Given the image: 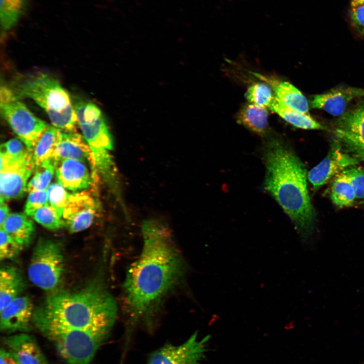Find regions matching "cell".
Listing matches in <instances>:
<instances>
[{"label":"cell","instance_id":"obj_38","mask_svg":"<svg viewBox=\"0 0 364 364\" xmlns=\"http://www.w3.org/2000/svg\"><path fill=\"white\" fill-rule=\"evenodd\" d=\"M364 4V0H350V8H354Z\"/></svg>","mask_w":364,"mask_h":364},{"label":"cell","instance_id":"obj_10","mask_svg":"<svg viewBox=\"0 0 364 364\" xmlns=\"http://www.w3.org/2000/svg\"><path fill=\"white\" fill-rule=\"evenodd\" d=\"M334 132L342 150L358 161L364 160V106L344 113L336 121Z\"/></svg>","mask_w":364,"mask_h":364},{"label":"cell","instance_id":"obj_16","mask_svg":"<svg viewBox=\"0 0 364 364\" xmlns=\"http://www.w3.org/2000/svg\"><path fill=\"white\" fill-rule=\"evenodd\" d=\"M364 96V89L347 87L332 89L314 95L310 102L312 108L321 109L334 116L342 115L348 104L353 99Z\"/></svg>","mask_w":364,"mask_h":364},{"label":"cell","instance_id":"obj_1","mask_svg":"<svg viewBox=\"0 0 364 364\" xmlns=\"http://www.w3.org/2000/svg\"><path fill=\"white\" fill-rule=\"evenodd\" d=\"M142 233L141 253L126 274L123 300L131 323L142 322L150 326L162 300L183 277L186 266L169 231L162 224L146 221Z\"/></svg>","mask_w":364,"mask_h":364},{"label":"cell","instance_id":"obj_17","mask_svg":"<svg viewBox=\"0 0 364 364\" xmlns=\"http://www.w3.org/2000/svg\"><path fill=\"white\" fill-rule=\"evenodd\" d=\"M69 159L82 162L88 161L97 175L91 149L85 139L77 132L61 130L55 153L54 160Z\"/></svg>","mask_w":364,"mask_h":364},{"label":"cell","instance_id":"obj_7","mask_svg":"<svg viewBox=\"0 0 364 364\" xmlns=\"http://www.w3.org/2000/svg\"><path fill=\"white\" fill-rule=\"evenodd\" d=\"M64 271V258L61 245L41 239L35 246L28 268L30 281L45 290H54L60 284Z\"/></svg>","mask_w":364,"mask_h":364},{"label":"cell","instance_id":"obj_12","mask_svg":"<svg viewBox=\"0 0 364 364\" xmlns=\"http://www.w3.org/2000/svg\"><path fill=\"white\" fill-rule=\"evenodd\" d=\"M98 205L93 195L87 191L69 194L62 220L70 233L83 231L91 225Z\"/></svg>","mask_w":364,"mask_h":364},{"label":"cell","instance_id":"obj_39","mask_svg":"<svg viewBox=\"0 0 364 364\" xmlns=\"http://www.w3.org/2000/svg\"><path fill=\"white\" fill-rule=\"evenodd\" d=\"M364 106V105H363Z\"/></svg>","mask_w":364,"mask_h":364},{"label":"cell","instance_id":"obj_36","mask_svg":"<svg viewBox=\"0 0 364 364\" xmlns=\"http://www.w3.org/2000/svg\"><path fill=\"white\" fill-rule=\"evenodd\" d=\"M0 364H20L15 357L6 348L0 350Z\"/></svg>","mask_w":364,"mask_h":364},{"label":"cell","instance_id":"obj_19","mask_svg":"<svg viewBox=\"0 0 364 364\" xmlns=\"http://www.w3.org/2000/svg\"><path fill=\"white\" fill-rule=\"evenodd\" d=\"M26 287L21 271L16 267L5 265L0 270V311L19 296Z\"/></svg>","mask_w":364,"mask_h":364},{"label":"cell","instance_id":"obj_11","mask_svg":"<svg viewBox=\"0 0 364 364\" xmlns=\"http://www.w3.org/2000/svg\"><path fill=\"white\" fill-rule=\"evenodd\" d=\"M210 336L199 339L194 333L183 343L167 344L151 353L147 364H201L208 350Z\"/></svg>","mask_w":364,"mask_h":364},{"label":"cell","instance_id":"obj_31","mask_svg":"<svg viewBox=\"0 0 364 364\" xmlns=\"http://www.w3.org/2000/svg\"><path fill=\"white\" fill-rule=\"evenodd\" d=\"M23 248L3 229H0V259L1 261L16 257Z\"/></svg>","mask_w":364,"mask_h":364},{"label":"cell","instance_id":"obj_13","mask_svg":"<svg viewBox=\"0 0 364 364\" xmlns=\"http://www.w3.org/2000/svg\"><path fill=\"white\" fill-rule=\"evenodd\" d=\"M34 311L29 297L18 296L0 311L1 332L11 334L32 330Z\"/></svg>","mask_w":364,"mask_h":364},{"label":"cell","instance_id":"obj_23","mask_svg":"<svg viewBox=\"0 0 364 364\" xmlns=\"http://www.w3.org/2000/svg\"><path fill=\"white\" fill-rule=\"evenodd\" d=\"M266 108L250 103L244 105L237 115V122L260 135L265 134L268 128Z\"/></svg>","mask_w":364,"mask_h":364},{"label":"cell","instance_id":"obj_5","mask_svg":"<svg viewBox=\"0 0 364 364\" xmlns=\"http://www.w3.org/2000/svg\"><path fill=\"white\" fill-rule=\"evenodd\" d=\"M33 324L67 364H89L108 337L46 321L34 320Z\"/></svg>","mask_w":364,"mask_h":364},{"label":"cell","instance_id":"obj_22","mask_svg":"<svg viewBox=\"0 0 364 364\" xmlns=\"http://www.w3.org/2000/svg\"><path fill=\"white\" fill-rule=\"evenodd\" d=\"M268 108L295 127L305 129H324V127L308 114L301 113L289 107L275 96Z\"/></svg>","mask_w":364,"mask_h":364},{"label":"cell","instance_id":"obj_32","mask_svg":"<svg viewBox=\"0 0 364 364\" xmlns=\"http://www.w3.org/2000/svg\"><path fill=\"white\" fill-rule=\"evenodd\" d=\"M354 189L356 199L364 198V167H352L342 171Z\"/></svg>","mask_w":364,"mask_h":364},{"label":"cell","instance_id":"obj_15","mask_svg":"<svg viewBox=\"0 0 364 364\" xmlns=\"http://www.w3.org/2000/svg\"><path fill=\"white\" fill-rule=\"evenodd\" d=\"M3 341L20 364H50L35 339L26 333L6 336Z\"/></svg>","mask_w":364,"mask_h":364},{"label":"cell","instance_id":"obj_24","mask_svg":"<svg viewBox=\"0 0 364 364\" xmlns=\"http://www.w3.org/2000/svg\"><path fill=\"white\" fill-rule=\"evenodd\" d=\"M60 131L48 125L33 151L35 167L44 161L54 160Z\"/></svg>","mask_w":364,"mask_h":364},{"label":"cell","instance_id":"obj_28","mask_svg":"<svg viewBox=\"0 0 364 364\" xmlns=\"http://www.w3.org/2000/svg\"><path fill=\"white\" fill-rule=\"evenodd\" d=\"M249 103L262 107H268L274 98L270 87L262 82L250 85L245 94Z\"/></svg>","mask_w":364,"mask_h":364},{"label":"cell","instance_id":"obj_37","mask_svg":"<svg viewBox=\"0 0 364 364\" xmlns=\"http://www.w3.org/2000/svg\"><path fill=\"white\" fill-rule=\"evenodd\" d=\"M9 209L5 202L0 201V226L9 215Z\"/></svg>","mask_w":364,"mask_h":364},{"label":"cell","instance_id":"obj_30","mask_svg":"<svg viewBox=\"0 0 364 364\" xmlns=\"http://www.w3.org/2000/svg\"><path fill=\"white\" fill-rule=\"evenodd\" d=\"M48 203L62 219L69 194L59 183L50 185L47 189Z\"/></svg>","mask_w":364,"mask_h":364},{"label":"cell","instance_id":"obj_35","mask_svg":"<svg viewBox=\"0 0 364 364\" xmlns=\"http://www.w3.org/2000/svg\"><path fill=\"white\" fill-rule=\"evenodd\" d=\"M0 150V154L12 158L21 157L30 151L18 139H13L3 143L1 146Z\"/></svg>","mask_w":364,"mask_h":364},{"label":"cell","instance_id":"obj_25","mask_svg":"<svg viewBox=\"0 0 364 364\" xmlns=\"http://www.w3.org/2000/svg\"><path fill=\"white\" fill-rule=\"evenodd\" d=\"M29 0H1L0 21L3 32L12 28L25 12Z\"/></svg>","mask_w":364,"mask_h":364},{"label":"cell","instance_id":"obj_18","mask_svg":"<svg viewBox=\"0 0 364 364\" xmlns=\"http://www.w3.org/2000/svg\"><path fill=\"white\" fill-rule=\"evenodd\" d=\"M55 170L58 183L64 188L72 191L87 188L92 178L83 162L69 159L54 161Z\"/></svg>","mask_w":364,"mask_h":364},{"label":"cell","instance_id":"obj_4","mask_svg":"<svg viewBox=\"0 0 364 364\" xmlns=\"http://www.w3.org/2000/svg\"><path fill=\"white\" fill-rule=\"evenodd\" d=\"M19 98L33 100L47 114L53 126L66 132H77V119L67 91L45 73L17 76L9 86Z\"/></svg>","mask_w":364,"mask_h":364},{"label":"cell","instance_id":"obj_9","mask_svg":"<svg viewBox=\"0 0 364 364\" xmlns=\"http://www.w3.org/2000/svg\"><path fill=\"white\" fill-rule=\"evenodd\" d=\"M78 125L92 152L112 150L113 140L99 107L91 102H76L74 105Z\"/></svg>","mask_w":364,"mask_h":364},{"label":"cell","instance_id":"obj_3","mask_svg":"<svg viewBox=\"0 0 364 364\" xmlns=\"http://www.w3.org/2000/svg\"><path fill=\"white\" fill-rule=\"evenodd\" d=\"M117 306L101 282L75 292L49 294L34 309L33 321L42 320L108 336L115 321Z\"/></svg>","mask_w":364,"mask_h":364},{"label":"cell","instance_id":"obj_21","mask_svg":"<svg viewBox=\"0 0 364 364\" xmlns=\"http://www.w3.org/2000/svg\"><path fill=\"white\" fill-rule=\"evenodd\" d=\"M257 76L267 81L272 87L275 96L285 105L300 112L308 114L307 100L301 92L291 83L287 81H275L259 74Z\"/></svg>","mask_w":364,"mask_h":364},{"label":"cell","instance_id":"obj_29","mask_svg":"<svg viewBox=\"0 0 364 364\" xmlns=\"http://www.w3.org/2000/svg\"><path fill=\"white\" fill-rule=\"evenodd\" d=\"M32 217L38 223L49 230H56L63 225L62 219L49 203L38 209Z\"/></svg>","mask_w":364,"mask_h":364},{"label":"cell","instance_id":"obj_2","mask_svg":"<svg viewBox=\"0 0 364 364\" xmlns=\"http://www.w3.org/2000/svg\"><path fill=\"white\" fill-rule=\"evenodd\" d=\"M264 188L275 199L303 235L311 230L314 213L307 188L303 164L279 138L267 140L263 150Z\"/></svg>","mask_w":364,"mask_h":364},{"label":"cell","instance_id":"obj_20","mask_svg":"<svg viewBox=\"0 0 364 364\" xmlns=\"http://www.w3.org/2000/svg\"><path fill=\"white\" fill-rule=\"evenodd\" d=\"M1 228L23 247L31 244L35 235L33 221L21 213L10 214Z\"/></svg>","mask_w":364,"mask_h":364},{"label":"cell","instance_id":"obj_8","mask_svg":"<svg viewBox=\"0 0 364 364\" xmlns=\"http://www.w3.org/2000/svg\"><path fill=\"white\" fill-rule=\"evenodd\" d=\"M0 201L21 197L27 191V180L34 170L33 152L12 158L0 154Z\"/></svg>","mask_w":364,"mask_h":364},{"label":"cell","instance_id":"obj_26","mask_svg":"<svg viewBox=\"0 0 364 364\" xmlns=\"http://www.w3.org/2000/svg\"><path fill=\"white\" fill-rule=\"evenodd\" d=\"M331 199L336 205L340 207L351 205L356 199L354 189L343 172L337 176L333 183Z\"/></svg>","mask_w":364,"mask_h":364},{"label":"cell","instance_id":"obj_14","mask_svg":"<svg viewBox=\"0 0 364 364\" xmlns=\"http://www.w3.org/2000/svg\"><path fill=\"white\" fill-rule=\"evenodd\" d=\"M358 162L344 152L336 142L335 147L328 155L308 172L307 178L315 190L326 184L333 176Z\"/></svg>","mask_w":364,"mask_h":364},{"label":"cell","instance_id":"obj_33","mask_svg":"<svg viewBox=\"0 0 364 364\" xmlns=\"http://www.w3.org/2000/svg\"><path fill=\"white\" fill-rule=\"evenodd\" d=\"M347 20L353 31L359 36H364V4L349 8Z\"/></svg>","mask_w":364,"mask_h":364},{"label":"cell","instance_id":"obj_34","mask_svg":"<svg viewBox=\"0 0 364 364\" xmlns=\"http://www.w3.org/2000/svg\"><path fill=\"white\" fill-rule=\"evenodd\" d=\"M47 190L30 192L25 206V213L31 216L39 208L48 204Z\"/></svg>","mask_w":364,"mask_h":364},{"label":"cell","instance_id":"obj_6","mask_svg":"<svg viewBox=\"0 0 364 364\" xmlns=\"http://www.w3.org/2000/svg\"><path fill=\"white\" fill-rule=\"evenodd\" d=\"M20 99L9 86L1 85V115L27 149L33 152L48 125L35 116Z\"/></svg>","mask_w":364,"mask_h":364},{"label":"cell","instance_id":"obj_27","mask_svg":"<svg viewBox=\"0 0 364 364\" xmlns=\"http://www.w3.org/2000/svg\"><path fill=\"white\" fill-rule=\"evenodd\" d=\"M55 170L53 160L44 161L36 165L34 173L27 184V191L29 193L47 190Z\"/></svg>","mask_w":364,"mask_h":364}]
</instances>
